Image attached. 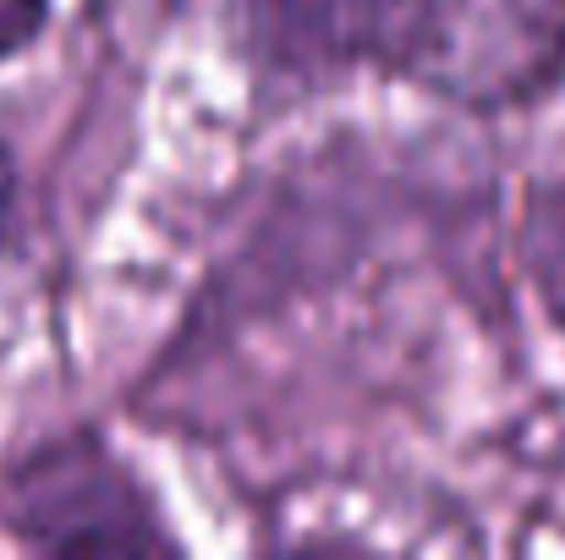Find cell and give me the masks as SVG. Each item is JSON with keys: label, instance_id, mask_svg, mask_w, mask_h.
<instances>
[{"label": "cell", "instance_id": "cell-2", "mask_svg": "<svg viewBox=\"0 0 565 560\" xmlns=\"http://www.w3.org/2000/svg\"><path fill=\"white\" fill-rule=\"evenodd\" d=\"M11 528L39 550H171L143 489L99 440H66L33 456L11 484Z\"/></svg>", "mask_w": 565, "mask_h": 560}, {"label": "cell", "instance_id": "cell-1", "mask_svg": "<svg viewBox=\"0 0 565 560\" xmlns=\"http://www.w3.org/2000/svg\"><path fill=\"white\" fill-rule=\"evenodd\" d=\"M286 72L379 66L467 105H511L565 61V0H253Z\"/></svg>", "mask_w": 565, "mask_h": 560}, {"label": "cell", "instance_id": "cell-4", "mask_svg": "<svg viewBox=\"0 0 565 560\" xmlns=\"http://www.w3.org/2000/svg\"><path fill=\"white\" fill-rule=\"evenodd\" d=\"M11 192H17V166H11V149H6V138H0V220H6V209H11Z\"/></svg>", "mask_w": 565, "mask_h": 560}, {"label": "cell", "instance_id": "cell-3", "mask_svg": "<svg viewBox=\"0 0 565 560\" xmlns=\"http://www.w3.org/2000/svg\"><path fill=\"white\" fill-rule=\"evenodd\" d=\"M44 22V0H0V55L22 50Z\"/></svg>", "mask_w": 565, "mask_h": 560}]
</instances>
